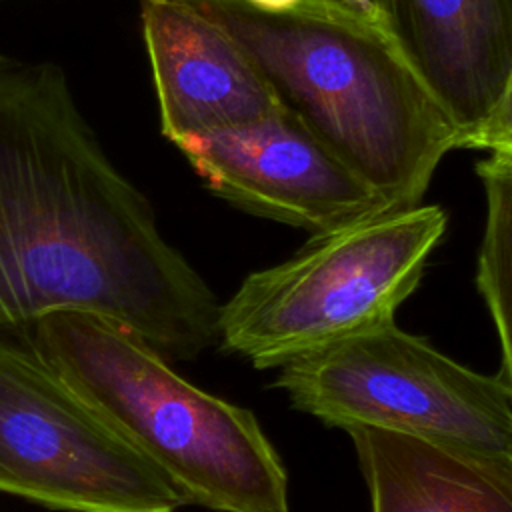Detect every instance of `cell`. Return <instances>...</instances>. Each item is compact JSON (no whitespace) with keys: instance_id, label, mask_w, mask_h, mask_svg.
<instances>
[{"instance_id":"277c9868","label":"cell","mask_w":512,"mask_h":512,"mask_svg":"<svg viewBox=\"0 0 512 512\" xmlns=\"http://www.w3.org/2000/svg\"><path fill=\"white\" fill-rule=\"evenodd\" d=\"M446 224L440 206L418 204L312 236L286 262L248 274L220 304V348L268 370L394 322Z\"/></svg>"},{"instance_id":"52a82bcc","label":"cell","mask_w":512,"mask_h":512,"mask_svg":"<svg viewBox=\"0 0 512 512\" xmlns=\"http://www.w3.org/2000/svg\"><path fill=\"white\" fill-rule=\"evenodd\" d=\"M174 146L212 194L312 236L390 212L376 190L284 108Z\"/></svg>"},{"instance_id":"9c48e42d","label":"cell","mask_w":512,"mask_h":512,"mask_svg":"<svg viewBox=\"0 0 512 512\" xmlns=\"http://www.w3.org/2000/svg\"><path fill=\"white\" fill-rule=\"evenodd\" d=\"M468 148L512 74V0H374Z\"/></svg>"},{"instance_id":"7c38bea8","label":"cell","mask_w":512,"mask_h":512,"mask_svg":"<svg viewBox=\"0 0 512 512\" xmlns=\"http://www.w3.org/2000/svg\"><path fill=\"white\" fill-rule=\"evenodd\" d=\"M468 148L488 150L490 154L512 158V74L498 104L494 106L492 114L478 130V134L472 138Z\"/></svg>"},{"instance_id":"6da1fadb","label":"cell","mask_w":512,"mask_h":512,"mask_svg":"<svg viewBox=\"0 0 512 512\" xmlns=\"http://www.w3.org/2000/svg\"><path fill=\"white\" fill-rule=\"evenodd\" d=\"M92 310L166 360L218 344L220 304L116 168L64 70L0 54V324Z\"/></svg>"},{"instance_id":"3957f363","label":"cell","mask_w":512,"mask_h":512,"mask_svg":"<svg viewBox=\"0 0 512 512\" xmlns=\"http://www.w3.org/2000/svg\"><path fill=\"white\" fill-rule=\"evenodd\" d=\"M64 384L182 496L218 512H288V474L256 416L178 372L132 328L92 310L34 322Z\"/></svg>"},{"instance_id":"4fadbf2b","label":"cell","mask_w":512,"mask_h":512,"mask_svg":"<svg viewBox=\"0 0 512 512\" xmlns=\"http://www.w3.org/2000/svg\"><path fill=\"white\" fill-rule=\"evenodd\" d=\"M252 6L260 8V10H270V12H280V10H288L298 6L304 0H248ZM350 2H366V0H350Z\"/></svg>"},{"instance_id":"8fae6325","label":"cell","mask_w":512,"mask_h":512,"mask_svg":"<svg viewBox=\"0 0 512 512\" xmlns=\"http://www.w3.org/2000/svg\"><path fill=\"white\" fill-rule=\"evenodd\" d=\"M486 196V222L476 258V288L500 342V376L512 394V158L490 154L476 164Z\"/></svg>"},{"instance_id":"7a4b0ae2","label":"cell","mask_w":512,"mask_h":512,"mask_svg":"<svg viewBox=\"0 0 512 512\" xmlns=\"http://www.w3.org/2000/svg\"><path fill=\"white\" fill-rule=\"evenodd\" d=\"M252 58L280 108L304 122L388 210L422 204L458 130L408 64L374 0H304L270 12L196 0Z\"/></svg>"},{"instance_id":"30bf717a","label":"cell","mask_w":512,"mask_h":512,"mask_svg":"<svg viewBox=\"0 0 512 512\" xmlns=\"http://www.w3.org/2000/svg\"><path fill=\"white\" fill-rule=\"evenodd\" d=\"M372 512H512V456L348 428Z\"/></svg>"},{"instance_id":"ba28073f","label":"cell","mask_w":512,"mask_h":512,"mask_svg":"<svg viewBox=\"0 0 512 512\" xmlns=\"http://www.w3.org/2000/svg\"><path fill=\"white\" fill-rule=\"evenodd\" d=\"M162 136L172 144L280 110L242 46L196 0H138Z\"/></svg>"},{"instance_id":"8992f818","label":"cell","mask_w":512,"mask_h":512,"mask_svg":"<svg viewBox=\"0 0 512 512\" xmlns=\"http://www.w3.org/2000/svg\"><path fill=\"white\" fill-rule=\"evenodd\" d=\"M34 322L0 324V492L64 512L182 506L178 490L64 384Z\"/></svg>"},{"instance_id":"5b68a950","label":"cell","mask_w":512,"mask_h":512,"mask_svg":"<svg viewBox=\"0 0 512 512\" xmlns=\"http://www.w3.org/2000/svg\"><path fill=\"white\" fill-rule=\"evenodd\" d=\"M272 386L326 426L512 456V394L390 322L278 366Z\"/></svg>"}]
</instances>
